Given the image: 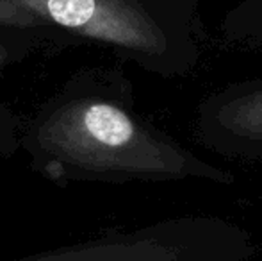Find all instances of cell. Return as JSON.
<instances>
[{"label":"cell","instance_id":"obj_1","mask_svg":"<svg viewBox=\"0 0 262 261\" xmlns=\"http://www.w3.org/2000/svg\"><path fill=\"white\" fill-rule=\"evenodd\" d=\"M38 139L47 152L82 170L232 181V175L223 168L139 122L121 106L100 98L62 106L39 127Z\"/></svg>","mask_w":262,"mask_h":261},{"label":"cell","instance_id":"obj_2","mask_svg":"<svg viewBox=\"0 0 262 261\" xmlns=\"http://www.w3.org/2000/svg\"><path fill=\"white\" fill-rule=\"evenodd\" d=\"M36 16L120 47L164 73H189L200 61V25L139 0H14Z\"/></svg>","mask_w":262,"mask_h":261},{"label":"cell","instance_id":"obj_3","mask_svg":"<svg viewBox=\"0 0 262 261\" xmlns=\"http://www.w3.org/2000/svg\"><path fill=\"white\" fill-rule=\"evenodd\" d=\"M204 149L232 159H262V77L232 83L207 95L194 116Z\"/></svg>","mask_w":262,"mask_h":261},{"label":"cell","instance_id":"obj_4","mask_svg":"<svg viewBox=\"0 0 262 261\" xmlns=\"http://www.w3.org/2000/svg\"><path fill=\"white\" fill-rule=\"evenodd\" d=\"M128 245L125 242L93 240L41 251L11 261H128Z\"/></svg>","mask_w":262,"mask_h":261},{"label":"cell","instance_id":"obj_5","mask_svg":"<svg viewBox=\"0 0 262 261\" xmlns=\"http://www.w3.org/2000/svg\"><path fill=\"white\" fill-rule=\"evenodd\" d=\"M225 42L262 47V0H241L220 22Z\"/></svg>","mask_w":262,"mask_h":261},{"label":"cell","instance_id":"obj_6","mask_svg":"<svg viewBox=\"0 0 262 261\" xmlns=\"http://www.w3.org/2000/svg\"><path fill=\"white\" fill-rule=\"evenodd\" d=\"M38 22V16L21 7L14 0H0V25L11 27H31Z\"/></svg>","mask_w":262,"mask_h":261},{"label":"cell","instance_id":"obj_7","mask_svg":"<svg viewBox=\"0 0 262 261\" xmlns=\"http://www.w3.org/2000/svg\"><path fill=\"white\" fill-rule=\"evenodd\" d=\"M4 57H6V49H4V47H0V63L4 61Z\"/></svg>","mask_w":262,"mask_h":261}]
</instances>
